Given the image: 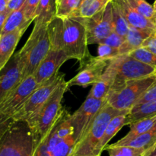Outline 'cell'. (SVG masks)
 <instances>
[{"label":"cell","mask_w":156,"mask_h":156,"mask_svg":"<svg viewBox=\"0 0 156 156\" xmlns=\"http://www.w3.org/2000/svg\"><path fill=\"white\" fill-rule=\"evenodd\" d=\"M41 0H26L24 6V12L25 18L30 21H33L35 18V12H36L37 6Z\"/></svg>","instance_id":"obj_33"},{"label":"cell","mask_w":156,"mask_h":156,"mask_svg":"<svg viewBox=\"0 0 156 156\" xmlns=\"http://www.w3.org/2000/svg\"><path fill=\"white\" fill-rule=\"evenodd\" d=\"M106 69L114 78L111 91L118 89L128 81L156 75V67L140 62L129 54L120 55L110 59Z\"/></svg>","instance_id":"obj_6"},{"label":"cell","mask_w":156,"mask_h":156,"mask_svg":"<svg viewBox=\"0 0 156 156\" xmlns=\"http://www.w3.org/2000/svg\"><path fill=\"white\" fill-rule=\"evenodd\" d=\"M142 47L156 54V31L143 42Z\"/></svg>","instance_id":"obj_37"},{"label":"cell","mask_w":156,"mask_h":156,"mask_svg":"<svg viewBox=\"0 0 156 156\" xmlns=\"http://www.w3.org/2000/svg\"><path fill=\"white\" fill-rule=\"evenodd\" d=\"M129 55L140 62L156 67V54L145 47H141L136 50H134L133 51L130 52Z\"/></svg>","instance_id":"obj_30"},{"label":"cell","mask_w":156,"mask_h":156,"mask_svg":"<svg viewBox=\"0 0 156 156\" xmlns=\"http://www.w3.org/2000/svg\"><path fill=\"white\" fill-rule=\"evenodd\" d=\"M109 61L99 56H90L80 63L77 74L68 81L69 88L72 86L88 87L98 82Z\"/></svg>","instance_id":"obj_12"},{"label":"cell","mask_w":156,"mask_h":156,"mask_svg":"<svg viewBox=\"0 0 156 156\" xmlns=\"http://www.w3.org/2000/svg\"><path fill=\"white\" fill-rule=\"evenodd\" d=\"M50 49L65 52L69 59L83 62L91 56L86 29L77 17H55L47 26Z\"/></svg>","instance_id":"obj_1"},{"label":"cell","mask_w":156,"mask_h":156,"mask_svg":"<svg viewBox=\"0 0 156 156\" xmlns=\"http://www.w3.org/2000/svg\"><path fill=\"white\" fill-rule=\"evenodd\" d=\"M127 1L139 13L149 19H152V16L155 14V11L152 5L148 3L146 0H127Z\"/></svg>","instance_id":"obj_31"},{"label":"cell","mask_w":156,"mask_h":156,"mask_svg":"<svg viewBox=\"0 0 156 156\" xmlns=\"http://www.w3.org/2000/svg\"><path fill=\"white\" fill-rule=\"evenodd\" d=\"M23 80L21 69L16 56L12 59V66L0 77V103Z\"/></svg>","instance_id":"obj_14"},{"label":"cell","mask_w":156,"mask_h":156,"mask_svg":"<svg viewBox=\"0 0 156 156\" xmlns=\"http://www.w3.org/2000/svg\"><path fill=\"white\" fill-rule=\"evenodd\" d=\"M26 0H11L8 2L7 9L10 12H13V11L20 9L24 4Z\"/></svg>","instance_id":"obj_38"},{"label":"cell","mask_w":156,"mask_h":156,"mask_svg":"<svg viewBox=\"0 0 156 156\" xmlns=\"http://www.w3.org/2000/svg\"><path fill=\"white\" fill-rule=\"evenodd\" d=\"M37 87L38 85L33 75L26 77L0 103V113L8 117H13Z\"/></svg>","instance_id":"obj_10"},{"label":"cell","mask_w":156,"mask_h":156,"mask_svg":"<svg viewBox=\"0 0 156 156\" xmlns=\"http://www.w3.org/2000/svg\"><path fill=\"white\" fill-rule=\"evenodd\" d=\"M68 89V82L63 79L36 116L27 123L34 135L37 145L62 115L64 111L62 108V100Z\"/></svg>","instance_id":"obj_3"},{"label":"cell","mask_w":156,"mask_h":156,"mask_svg":"<svg viewBox=\"0 0 156 156\" xmlns=\"http://www.w3.org/2000/svg\"><path fill=\"white\" fill-rule=\"evenodd\" d=\"M153 9H154V11H155V12H156V0L155 1V2H154L153 4Z\"/></svg>","instance_id":"obj_43"},{"label":"cell","mask_w":156,"mask_h":156,"mask_svg":"<svg viewBox=\"0 0 156 156\" xmlns=\"http://www.w3.org/2000/svg\"><path fill=\"white\" fill-rule=\"evenodd\" d=\"M111 2H112L113 23H114V30L119 35L126 38L128 30H129V24H128L127 21L123 16V13L121 12L118 5L113 0L111 1Z\"/></svg>","instance_id":"obj_27"},{"label":"cell","mask_w":156,"mask_h":156,"mask_svg":"<svg viewBox=\"0 0 156 156\" xmlns=\"http://www.w3.org/2000/svg\"><path fill=\"white\" fill-rule=\"evenodd\" d=\"M76 145L74 135L61 140L53 149L52 156H70Z\"/></svg>","instance_id":"obj_29"},{"label":"cell","mask_w":156,"mask_h":156,"mask_svg":"<svg viewBox=\"0 0 156 156\" xmlns=\"http://www.w3.org/2000/svg\"><path fill=\"white\" fill-rule=\"evenodd\" d=\"M112 0H82L74 15L72 17L90 18L104 10Z\"/></svg>","instance_id":"obj_23"},{"label":"cell","mask_w":156,"mask_h":156,"mask_svg":"<svg viewBox=\"0 0 156 156\" xmlns=\"http://www.w3.org/2000/svg\"><path fill=\"white\" fill-rule=\"evenodd\" d=\"M31 22L32 21H28L25 18L24 6L22 5L20 9L13 11L9 14L3 27L2 34L12 32L20 28H24V27L27 28Z\"/></svg>","instance_id":"obj_22"},{"label":"cell","mask_w":156,"mask_h":156,"mask_svg":"<svg viewBox=\"0 0 156 156\" xmlns=\"http://www.w3.org/2000/svg\"><path fill=\"white\" fill-rule=\"evenodd\" d=\"M156 99V82L152 86H151L147 91L145 92V94L139 99V101H137V104H142L145 103V102L149 101L155 100Z\"/></svg>","instance_id":"obj_36"},{"label":"cell","mask_w":156,"mask_h":156,"mask_svg":"<svg viewBox=\"0 0 156 156\" xmlns=\"http://www.w3.org/2000/svg\"><path fill=\"white\" fill-rule=\"evenodd\" d=\"M113 1L120 8V11L129 25L145 30H156V24L151 19H149L139 13L134 8L132 7L127 0Z\"/></svg>","instance_id":"obj_15"},{"label":"cell","mask_w":156,"mask_h":156,"mask_svg":"<svg viewBox=\"0 0 156 156\" xmlns=\"http://www.w3.org/2000/svg\"><path fill=\"white\" fill-rule=\"evenodd\" d=\"M48 24L34 23L24 47L15 55L21 69L22 79L33 75L50 50Z\"/></svg>","instance_id":"obj_2"},{"label":"cell","mask_w":156,"mask_h":156,"mask_svg":"<svg viewBox=\"0 0 156 156\" xmlns=\"http://www.w3.org/2000/svg\"><path fill=\"white\" fill-rule=\"evenodd\" d=\"M0 77H1V72H0Z\"/></svg>","instance_id":"obj_44"},{"label":"cell","mask_w":156,"mask_h":156,"mask_svg":"<svg viewBox=\"0 0 156 156\" xmlns=\"http://www.w3.org/2000/svg\"><path fill=\"white\" fill-rule=\"evenodd\" d=\"M12 12L9 10V9H6V10L3 11V12H0V34H2V31L3 27L5 25V23L6 19L9 17V14Z\"/></svg>","instance_id":"obj_39"},{"label":"cell","mask_w":156,"mask_h":156,"mask_svg":"<svg viewBox=\"0 0 156 156\" xmlns=\"http://www.w3.org/2000/svg\"><path fill=\"white\" fill-rule=\"evenodd\" d=\"M69 59L63 50L50 49L46 57L37 67L33 76L38 86L54 77L63 63Z\"/></svg>","instance_id":"obj_13"},{"label":"cell","mask_w":156,"mask_h":156,"mask_svg":"<svg viewBox=\"0 0 156 156\" xmlns=\"http://www.w3.org/2000/svg\"><path fill=\"white\" fill-rule=\"evenodd\" d=\"M151 20H152V21H153V22L156 24V12H155V14H154V15L152 16V19H151Z\"/></svg>","instance_id":"obj_42"},{"label":"cell","mask_w":156,"mask_h":156,"mask_svg":"<svg viewBox=\"0 0 156 156\" xmlns=\"http://www.w3.org/2000/svg\"><path fill=\"white\" fill-rule=\"evenodd\" d=\"M0 37H1V34H0Z\"/></svg>","instance_id":"obj_46"},{"label":"cell","mask_w":156,"mask_h":156,"mask_svg":"<svg viewBox=\"0 0 156 156\" xmlns=\"http://www.w3.org/2000/svg\"><path fill=\"white\" fill-rule=\"evenodd\" d=\"M9 1H11V0H8V2H9Z\"/></svg>","instance_id":"obj_45"},{"label":"cell","mask_w":156,"mask_h":156,"mask_svg":"<svg viewBox=\"0 0 156 156\" xmlns=\"http://www.w3.org/2000/svg\"><path fill=\"white\" fill-rule=\"evenodd\" d=\"M156 30H145L129 25L125 41L119 47L120 55L129 54L130 52L142 47L143 42Z\"/></svg>","instance_id":"obj_17"},{"label":"cell","mask_w":156,"mask_h":156,"mask_svg":"<svg viewBox=\"0 0 156 156\" xmlns=\"http://www.w3.org/2000/svg\"><path fill=\"white\" fill-rule=\"evenodd\" d=\"M27 28H20L12 32L1 34L0 37V72L6 66L19 42L20 39Z\"/></svg>","instance_id":"obj_16"},{"label":"cell","mask_w":156,"mask_h":156,"mask_svg":"<svg viewBox=\"0 0 156 156\" xmlns=\"http://www.w3.org/2000/svg\"><path fill=\"white\" fill-rule=\"evenodd\" d=\"M37 146L27 123L14 121L0 140V156H33Z\"/></svg>","instance_id":"obj_5"},{"label":"cell","mask_w":156,"mask_h":156,"mask_svg":"<svg viewBox=\"0 0 156 156\" xmlns=\"http://www.w3.org/2000/svg\"><path fill=\"white\" fill-rule=\"evenodd\" d=\"M156 82V75L128 81L120 88L108 93L106 101L120 111H130L139 99Z\"/></svg>","instance_id":"obj_7"},{"label":"cell","mask_w":156,"mask_h":156,"mask_svg":"<svg viewBox=\"0 0 156 156\" xmlns=\"http://www.w3.org/2000/svg\"><path fill=\"white\" fill-rule=\"evenodd\" d=\"M8 2V0H0V12L7 9Z\"/></svg>","instance_id":"obj_41"},{"label":"cell","mask_w":156,"mask_h":156,"mask_svg":"<svg viewBox=\"0 0 156 156\" xmlns=\"http://www.w3.org/2000/svg\"><path fill=\"white\" fill-rule=\"evenodd\" d=\"M104 150L108 151L109 156H143L146 151L144 149L112 145H107Z\"/></svg>","instance_id":"obj_28"},{"label":"cell","mask_w":156,"mask_h":156,"mask_svg":"<svg viewBox=\"0 0 156 156\" xmlns=\"http://www.w3.org/2000/svg\"><path fill=\"white\" fill-rule=\"evenodd\" d=\"M156 143V124L152 129L127 140H118L112 146H126L146 150L152 147Z\"/></svg>","instance_id":"obj_19"},{"label":"cell","mask_w":156,"mask_h":156,"mask_svg":"<svg viewBox=\"0 0 156 156\" xmlns=\"http://www.w3.org/2000/svg\"><path fill=\"white\" fill-rule=\"evenodd\" d=\"M129 111L127 112L122 113V114H118L115 116L111 119L110 123H108L106 129L105 131L103 136L101 140L99 142L98 145L96 149V155L101 156L102 151H104V149L107 145H108V143L112 140L113 137L125 126L126 125V115L129 114Z\"/></svg>","instance_id":"obj_18"},{"label":"cell","mask_w":156,"mask_h":156,"mask_svg":"<svg viewBox=\"0 0 156 156\" xmlns=\"http://www.w3.org/2000/svg\"><path fill=\"white\" fill-rule=\"evenodd\" d=\"M14 119L12 117H8L5 114L0 113V140L3 136L6 131L8 130L11 125L14 123Z\"/></svg>","instance_id":"obj_35"},{"label":"cell","mask_w":156,"mask_h":156,"mask_svg":"<svg viewBox=\"0 0 156 156\" xmlns=\"http://www.w3.org/2000/svg\"><path fill=\"white\" fill-rule=\"evenodd\" d=\"M106 100H100L88 96L80 108L70 114L69 120L74 128L76 143L79 141Z\"/></svg>","instance_id":"obj_11"},{"label":"cell","mask_w":156,"mask_h":156,"mask_svg":"<svg viewBox=\"0 0 156 156\" xmlns=\"http://www.w3.org/2000/svg\"><path fill=\"white\" fill-rule=\"evenodd\" d=\"M79 18L86 29L88 44H99L102 40L114 31L111 2L104 10L92 17Z\"/></svg>","instance_id":"obj_9"},{"label":"cell","mask_w":156,"mask_h":156,"mask_svg":"<svg viewBox=\"0 0 156 156\" xmlns=\"http://www.w3.org/2000/svg\"><path fill=\"white\" fill-rule=\"evenodd\" d=\"M156 124V115L143 118L140 120L130 123L129 133L120 140H127L129 139L148 132L154 127Z\"/></svg>","instance_id":"obj_25"},{"label":"cell","mask_w":156,"mask_h":156,"mask_svg":"<svg viewBox=\"0 0 156 156\" xmlns=\"http://www.w3.org/2000/svg\"><path fill=\"white\" fill-rule=\"evenodd\" d=\"M114 83V76L105 69L101 79L92 85V88L88 96L100 100H106L108 93L112 89Z\"/></svg>","instance_id":"obj_21"},{"label":"cell","mask_w":156,"mask_h":156,"mask_svg":"<svg viewBox=\"0 0 156 156\" xmlns=\"http://www.w3.org/2000/svg\"><path fill=\"white\" fill-rule=\"evenodd\" d=\"M82 0H55L56 16L59 18L72 17L77 11Z\"/></svg>","instance_id":"obj_26"},{"label":"cell","mask_w":156,"mask_h":156,"mask_svg":"<svg viewBox=\"0 0 156 156\" xmlns=\"http://www.w3.org/2000/svg\"><path fill=\"white\" fill-rule=\"evenodd\" d=\"M98 56L109 61L110 59L116 56H120V50H119V47H114L107 45V44H98Z\"/></svg>","instance_id":"obj_32"},{"label":"cell","mask_w":156,"mask_h":156,"mask_svg":"<svg viewBox=\"0 0 156 156\" xmlns=\"http://www.w3.org/2000/svg\"><path fill=\"white\" fill-rule=\"evenodd\" d=\"M127 111H129L116 109L105 101L85 133L76 143L70 156H97V146L111 119L118 114Z\"/></svg>","instance_id":"obj_4"},{"label":"cell","mask_w":156,"mask_h":156,"mask_svg":"<svg viewBox=\"0 0 156 156\" xmlns=\"http://www.w3.org/2000/svg\"><path fill=\"white\" fill-rule=\"evenodd\" d=\"M56 17L54 0H41L35 12L34 23L49 24Z\"/></svg>","instance_id":"obj_24"},{"label":"cell","mask_w":156,"mask_h":156,"mask_svg":"<svg viewBox=\"0 0 156 156\" xmlns=\"http://www.w3.org/2000/svg\"><path fill=\"white\" fill-rule=\"evenodd\" d=\"M124 41L125 37L119 35L114 30V31H113L109 36L105 38L104 40H102L99 44H103L111 46V47H120V45L124 42Z\"/></svg>","instance_id":"obj_34"},{"label":"cell","mask_w":156,"mask_h":156,"mask_svg":"<svg viewBox=\"0 0 156 156\" xmlns=\"http://www.w3.org/2000/svg\"><path fill=\"white\" fill-rule=\"evenodd\" d=\"M143 156H156V143L146 151Z\"/></svg>","instance_id":"obj_40"},{"label":"cell","mask_w":156,"mask_h":156,"mask_svg":"<svg viewBox=\"0 0 156 156\" xmlns=\"http://www.w3.org/2000/svg\"><path fill=\"white\" fill-rule=\"evenodd\" d=\"M63 79L65 74L58 73L50 80L38 86L21 109L12 117L14 120L27 123L34 117Z\"/></svg>","instance_id":"obj_8"},{"label":"cell","mask_w":156,"mask_h":156,"mask_svg":"<svg viewBox=\"0 0 156 156\" xmlns=\"http://www.w3.org/2000/svg\"><path fill=\"white\" fill-rule=\"evenodd\" d=\"M156 115V99L134 105L126 115V125L146 117Z\"/></svg>","instance_id":"obj_20"}]
</instances>
